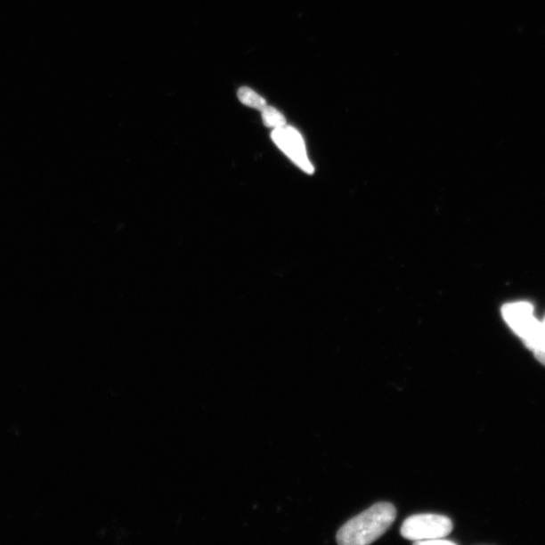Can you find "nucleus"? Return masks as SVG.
<instances>
[{
	"label": "nucleus",
	"mask_w": 545,
	"mask_h": 545,
	"mask_svg": "<svg viewBox=\"0 0 545 545\" xmlns=\"http://www.w3.org/2000/svg\"><path fill=\"white\" fill-rule=\"evenodd\" d=\"M395 518L396 508L393 504L376 503L340 527L337 541L340 545L370 544L387 532Z\"/></svg>",
	"instance_id": "1"
},
{
	"label": "nucleus",
	"mask_w": 545,
	"mask_h": 545,
	"mask_svg": "<svg viewBox=\"0 0 545 545\" xmlns=\"http://www.w3.org/2000/svg\"><path fill=\"white\" fill-rule=\"evenodd\" d=\"M504 320L525 345L536 353H545L543 323L534 317L533 306L528 302H514L502 308Z\"/></svg>",
	"instance_id": "2"
},
{
	"label": "nucleus",
	"mask_w": 545,
	"mask_h": 545,
	"mask_svg": "<svg viewBox=\"0 0 545 545\" xmlns=\"http://www.w3.org/2000/svg\"><path fill=\"white\" fill-rule=\"evenodd\" d=\"M452 521L439 514H416L408 517L401 527V535L411 541L443 539L452 532Z\"/></svg>",
	"instance_id": "3"
},
{
	"label": "nucleus",
	"mask_w": 545,
	"mask_h": 545,
	"mask_svg": "<svg viewBox=\"0 0 545 545\" xmlns=\"http://www.w3.org/2000/svg\"><path fill=\"white\" fill-rule=\"evenodd\" d=\"M272 136L277 145L281 148L302 170L307 173L313 172V167L312 163L309 162L306 155L305 142H303L301 135L297 131H295L294 128L290 126L279 127L275 128Z\"/></svg>",
	"instance_id": "4"
},
{
	"label": "nucleus",
	"mask_w": 545,
	"mask_h": 545,
	"mask_svg": "<svg viewBox=\"0 0 545 545\" xmlns=\"http://www.w3.org/2000/svg\"><path fill=\"white\" fill-rule=\"evenodd\" d=\"M239 100L251 108L263 110L266 106V102L260 95H257L255 91L248 87H241L238 93Z\"/></svg>",
	"instance_id": "5"
},
{
	"label": "nucleus",
	"mask_w": 545,
	"mask_h": 545,
	"mask_svg": "<svg viewBox=\"0 0 545 545\" xmlns=\"http://www.w3.org/2000/svg\"><path fill=\"white\" fill-rule=\"evenodd\" d=\"M263 119L264 124L275 128L283 127L286 125V120L281 113L270 106H264L263 109Z\"/></svg>",
	"instance_id": "6"
},
{
	"label": "nucleus",
	"mask_w": 545,
	"mask_h": 545,
	"mask_svg": "<svg viewBox=\"0 0 545 545\" xmlns=\"http://www.w3.org/2000/svg\"><path fill=\"white\" fill-rule=\"evenodd\" d=\"M415 544H426V545H454L456 543H454L453 541H445L443 539H435V540H428V541H415Z\"/></svg>",
	"instance_id": "7"
},
{
	"label": "nucleus",
	"mask_w": 545,
	"mask_h": 545,
	"mask_svg": "<svg viewBox=\"0 0 545 545\" xmlns=\"http://www.w3.org/2000/svg\"><path fill=\"white\" fill-rule=\"evenodd\" d=\"M542 323H543V327H544V329H545V321Z\"/></svg>",
	"instance_id": "8"
}]
</instances>
